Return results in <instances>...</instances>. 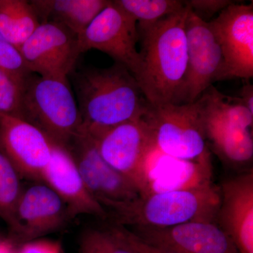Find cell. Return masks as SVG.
Segmentation results:
<instances>
[{
    "mask_svg": "<svg viewBox=\"0 0 253 253\" xmlns=\"http://www.w3.org/2000/svg\"><path fill=\"white\" fill-rule=\"evenodd\" d=\"M189 12L186 4L181 11L157 22L138 24L140 66L134 78L151 106L181 104L187 71L185 24Z\"/></svg>",
    "mask_w": 253,
    "mask_h": 253,
    "instance_id": "6da1fadb",
    "label": "cell"
},
{
    "mask_svg": "<svg viewBox=\"0 0 253 253\" xmlns=\"http://www.w3.org/2000/svg\"><path fill=\"white\" fill-rule=\"evenodd\" d=\"M81 129L96 136L141 117L149 103L132 73L121 63L108 68H86L72 73Z\"/></svg>",
    "mask_w": 253,
    "mask_h": 253,
    "instance_id": "7a4b0ae2",
    "label": "cell"
},
{
    "mask_svg": "<svg viewBox=\"0 0 253 253\" xmlns=\"http://www.w3.org/2000/svg\"><path fill=\"white\" fill-rule=\"evenodd\" d=\"M219 204V189L211 185L144 195L104 208L117 225L168 227L190 221L214 222Z\"/></svg>",
    "mask_w": 253,
    "mask_h": 253,
    "instance_id": "3957f363",
    "label": "cell"
},
{
    "mask_svg": "<svg viewBox=\"0 0 253 253\" xmlns=\"http://www.w3.org/2000/svg\"><path fill=\"white\" fill-rule=\"evenodd\" d=\"M19 118L66 146L81 129L82 118L68 78L31 74L23 83Z\"/></svg>",
    "mask_w": 253,
    "mask_h": 253,
    "instance_id": "277c9868",
    "label": "cell"
},
{
    "mask_svg": "<svg viewBox=\"0 0 253 253\" xmlns=\"http://www.w3.org/2000/svg\"><path fill=\"white\" fill-rule=\"evenodd\" d=\"M144 117L158 154L181 161H194L210 151L199 100L189 104H150Z\"/></svg>",
    "mask_w": 253,
    "mask_h": 253,
    "instance_id": "5b68a950",
    "label": "cell"
},
{
    "mask_svg": "<svg viewBox=\"0 0 253 253\" xmlns=\"http://www.w3.org/2000/svg\"><path fill=\"white\" fill-rule=\"evenodd\" d=\"M144 115L92 136L101 157L131 179L139 188L141 196L158 156Z\"/></svg>",
    "mask_w": 253,
    "mask_h": 253,
    "instance_id": "8992f818",
    "label": "cell"
},
{
    "mask_svg": "<svg viewBox=\"0 0 253 253\" xmlns=\"http://www.w3.org/2000/svg\"><path fill=\"white\" fill-rule=\"evenodd\" d=\"M78 39L82 54L99 50L111 56L115 63L126 66L133 76L138 73L140 66L136 48L139 41L138 23L116 1H110Z\"/></svg>",
    "mask_w": 253,
    "mask_h": 253,
    "instance_id": "52a82bcc",
    "label": "cell"
},
{
    "mask_svg": "<svg viewBox=\"0 0 253 253\" xmlns=\"http://www.w3.org/2000/svg\"><path fill=\"white\" fill-rule=\"evenodd\" d=\"M19 51L30 73L54 79L75 72L82 54L77 35L54 22L41 23Z\"/></svg>",
    "mask_w": 253,
    "mask_h": 253,
    "instance_id": "ba28073f",
    "label": "cell"
},
{
    "mask_svg": "<svg viewBox=\"0 0 253 253\" xmlns=\"http://www.w3.org/2000/svg\"><path fill=\"white\" fill-rule=\"evenodd\" d=\"M84 184L103 207L112 204L129 202L141 192L131 179L111 167L101 157L96 141L84 129H80L66 146Z\"/></svg>",
    "mask_w": 253,
    "mask_h": 253,
    "instance_id": "9c48e42d",
    "label": "cell"
},
{
    "mask_svg": "<svg viewBox=\"0 0 253 253\" xmlns=\"http://www.w3.org/2000/svg\"><path fill=\"white\" fill-rule=\"evenodd\" d=\"M209 23L222 52L218 81L253 77V4L232 3Z\"/></svg>",
    "mask_w": 253,
    "mask_h": 253,
    "instance_id": "30bf717a",
    "label": "cell"
},
{
    "mask_svg": "<svg viewBox=\"0 0 253 253\" xmlns=\"http://www.w3.org/2000/svg\"><path fill=\"white\" fill-rule=\"evenodd\" d=\"M72 219L54 190L43 183L23 190L9 224L16 246L40 239L63 229Z\"/></svg>",
    "mask_w": 253,
    "mask_h": 253,
    "instance_id": "8fae6325",
    "label": "cell"
},
{
    "mask_svg": "<svg viewBox=\"0 0 253 253\" xmlns=\"http://www.w3.org/2000/svg\"><path fill=\"white\" fill-rule=\"evenodd\" d=\"M185 31L188 65L181 104L197 101L214 82L218 81L224 63L220 45L209 23L190 9Z\"/></svg>",
    "mask_w": 253,
    "mask_h": 253,
    "instance_id": "7c38bea8",
    "label": "cell"
},
{
    "mask_svg": "<svg viewBox=\"0 0 253 253\" xmlns=\"http://www.w3.org/2000/svg\"><path fill=\"white\" fill-rule=\"evenodd\" d=\"M0 142L21 179L41 183L52 154V143L36 126L0 113Z\"/></svg>",
    "mask_w": 253,
    "mask_h": 253,
    "instance_id": "4fadbf2b",
    "label": "cell"
},
{
    "mask_svg": "<svg viewBox=\"0 0 253 253\" xmlns=\"http://www.w3.org/2000/svg\"><path fill=\"white\" fill-rule=\"evenodd\" d=\"M133 228L131 231L147 244L176 253H239L229 236L214 222Z\"/></svg>",
    "mask_w": 253,
    "mask_h": 253,
    "instance_id": "5bb4252c",
    "label": "cell"
},
{
    "mask_svg": "<svg viewBox=\"0 0 253 253\" xmlns=\"http://www.w3.org/2000/svg\"><path fill=\"white\" fill-rule=\"evenodd\" d=\"M217 219L239 253H253V171L223 183Z\"/></svg>",
    "mask_w": 253,
    "mask_h": 253,
    "instance_id": "9a60e30c",
    "label": "cell"
},
{
    "mask_svg": "<svg viewBox=\"0 0 253 253\" xmlns=\"http://www.w3.org/2000/svg\"><path fill=\"white\" fill-rule=\"evenodd\" d=\"M51 143L52 154L43 172L42 182L59 195L72 219L80 214L106 219L107 212L86 188L69 150L66 146Z\"/></svg>",
    "mask_w": 253,
    "mask_h": 253,
    "instance_id": "2e32d148",
    "label": "cell"
},
{
    "mask_svg": "<svg viewBox=\"0 0 253 253\" xmlns=\"http://www.w3.org/2000/svg\"><path fill=\"white\" fill-rule=\"evenodd\" d=\"M158 161L150 172L144 195L213 185L211 151L194 161Z\"/></svg>",
    "mask_w": 253,
    "mask_h": 253,
    "instance_id": "e0dca14e",
    "label": "cell"
},
{
    "mask_svg": "<svg viewBox=\"0 0 253 253\" xmlns=\"http://www.w3.org/2000/svg\"><path fill=\"white\" fill-rule=\"evenodd\" d=\"M107 0H33L30 3L41 23L62 25L81 36L95 18L109 5Z\"/></svg>",
    "mask_w": 253,
    "mask_h": 253,
    "instance_id": "ac0fdd59",
    "label": "cell"
},
{
    "mask_svg": "<svg viewBox=\"0 0 253 253\" xmlns=\"http://www.w3.org/2000/svg\"><path fill=\"white\" fill-rule=\"evenodd\" d=\"M202 118L206 142L221 161L232 167L251 164L253 158V129H243Z\"/></svg>",
    "mask_w": 253,
    "mask_h": 253,
    "instance_id": "d6986e66",
    "label": "cell"
},
{
    "mask_svg": "<svg viewBox=\"0 0 253 253\" xmlns=\"http://www.w3.org/2000/svg\"><path fill=\"white\" fill-rule=\"evenodd\" d=\"M41 25L26 0H0V34L18 50Z\"/></svg>",
    "mask_w": 253,
    "mask_h": 253,
    "instance_id": "ffe728a7",
    "label": "cell"
},
{
    "mask_svg": "<svg viewBox=\"0 0 253 253\" xmlns=\"http://www.w3.org/2000/svg\"><path fill=\"white\" fill-rule=\"evenodd\" d=\"M79 253H134L126 241L123 227L116 225L106 229H91L83 233Z\"/></svg>",
    "mask_w": 253,
    "mask_h": 253,
    "instance_id": "44dd1931",
    "label": "cell"
},
{
    "mask_svg": "<svg viewBox=\"0 0 253 253\" xmlns=\"http://www.w3.org/2000/svg\"><path fill=\"white\" fill-rule=\"evenodd\" d=\"M21 176L0 142V217L8 225L22 192Z\"/></svg>",
    "mask_w": 253,
    "mask_h": 253,
    "instance_id": "7402d4cb",
    "label": "cell"
},
{
    "mask_svg": "<svg viewBox=\"0 0 253 253\" xmlns=\"http://www.w3.org/2000/svg\"><path fill=\"white\" fill-rule=\"evenodd\" d=\"M139 24L156 23L181 11L185 7L184 1L179 0H116Z\"/></svg>",
    "mask_w": 253,
    "mask_h": 253,
    "instance_id": "603a6c76",
    "label": "cell"
},
{
    "mask_svg": "<svg viewBox=\"0 0 253 253\" xmlns=\"http://www.w3.org/2000/svg\"><path fill=\"white\" fill-rule=\"evenodd\" d=\"M23 84L0 68V113L19 118Z\"/></svg>",
    "mask_w": 253,
    "mask_h": 253,
    "instance_id": "cb8c5ba5",
    "label": "cell"
},
{
    "mask_svg": "<svg viewBox=\"0 0 253 253\" xmlns=\"http://www.w3.org/2000/svg\"><path fill=\"white\" fill-rule=\"evenodd\" d=\"M0 68L21 83H24L25 80L32 74L26 67L19 50L6 41L1 34Z\"/></svg>",
    "mask_w": 253,
    "mask_h": 253,
    "instance_id": "d4e9b609",
    "label": "cell"
},
{
    "mask_svg": "<svg viewBox=\"0 0 253 253\" xmlns=\"http://www.w3.org/2000/svg\"><path fill=\"white\" fill-rule=\"evenodd\" d=\"M189 9L199 18L210 17L232 4L229 0H189L185 1Z\"/></svg>",
    "mask_w": 253,
    "mask_h": 253,
    "instance_id": "484cf974",
    "label": "cell"
},
{
    "mask_svg": "<svg viewBox=\"0 0 253 253\" xmlns=\"http://www.w3.org/2000/svg\"><path fill=\"white\" fill-rule=\"evenodd\" d=\"M61 246L58 241L36 240L21 245L17 253H61Z\"/></svg>",
    "mask_w": 253,
    "mask_h": 253,
    "instance_id": "4316f807",
    "label": "cell"
},
{
    "mask_svg": "<svg viewBox=\"0 0 253 253\" xmlns=\"http://www.w3.org/2000/svg\"><path fill=\"white\" fill-rule=\"evenodd\" d=\"M122 227L126 241L134 253H176L147 244L126 226Z\"/></svg>",
    "mask_w": 253,
    "mask_h": 253,
    "instance_id": "83f0119b",
    "label": "cell"
},
{
    "mask_svg": "<svg viewBox=\"0 0 253 253\" xmlns=\"http://www.w3.org/2000/svg\"><path fill=\"white\" fill-rule=\"evenodd\" d=\"M239 98L249 111L253 113V86L249 81L246 82L240 90Z\"/></svg>",
    "mask_w": 253,
    "mask_h": 253,
    "instance_id": "f1b7e54d",
    "label": "cell"
},
{
    "mask_svg": "<svg viewBox=\"0 0 253 253\" xmlns=\"http://www.w3.org/2000/svg\"><path fill=\"white\" fill-rule=\"evenodd\" d=\"M0 253H17V250L9 240L0 239Z\"/></svg>",
    "mask_w": 253,
    "mask_h": 253,
    "instance_id": "f546056e",
    "label": "cell"
}]
</instances>
